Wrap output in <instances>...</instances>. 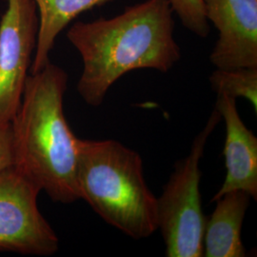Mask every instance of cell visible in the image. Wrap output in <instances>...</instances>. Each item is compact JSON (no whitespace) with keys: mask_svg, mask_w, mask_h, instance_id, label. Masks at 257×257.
Returning a JSON list of instances; mask_svg holds the SVG:
<instances>
[{"mask_svg":"<svg viewBox=\"0 0 257 257\" xmlns=\"http://www.w3.org/2000/svg\"><path fill=\"white\" fill-rule=\"evenodd\" d=\"M214 108L226 127L223 156L227 173L211 202L233 191H243L257 200V138L241 119L235 98L217 95Z\"/></svg>","mask_w":257,"mask_h":257,"instance_id":"cell-8","label":"cell"},{"mask_svg":"<svg viewBox=\"0 0 257 257\" xmlns=\"http://www.w3.org/2000/svg\"><path fill=\"white\" fill-rule=\"evenodd\" d=\"M169 0H146L119 16L77 21L67 37L81 55L77 92L92 107L100 106L121 76L140 69L169 72L180 59Z\"/></svg>","mask_w":257,"mask_h":257,"instance_id":"cell-1","label":"cell"},{"mask_svg":"<svg viewBox=\"0 0 257 257\" xmlns=\"http://www.w3.org/2000/svg\"><path fill=\"white\" fill-rule=\"evenodd\" d=\"M214 108L204 128L194 138L189 155L175 163L163 192L156 197L157 230L166 247V256H203L206 217L202 211L200 161L206 144L219 124Z\"/></svg>","mask_w":257,"mask_h":257,"instance_id":"cell-4","label":"cell"},{"mask_svg":"<svg viewBox=\"0 0 257 257\" xmlns=\"http://www.w3.org/2000/svg\"><path fill=\"white\" fill-rule=\"evenodd\" d=\"M169 2L185 27L198 37H208L210 25L205 16L202 0H169Z\"/></svg>","mask_w":257,"mask_h":257,"instance_id":"cell-12","label":"cell"},{"mask_svg":"<svg viewBox=\"0 0 257 257\" xmlns=\"http://www.w3.org/2000/svg\"><path fill=\"white\" fill-rule=\"evenodd\" d=\"M76 182L80 199L128 237L148 238L157 230L156 197L136 151L112 139L78 138Z\"/></svg>","mask_w":257,"mask_h":257,"instance_id":"cell-3","label":"cell"},{"mask_svg":"<svg viewBox=\"0 0 257 257\" xmlns=\"http://www.w3.org/2000/svg\"><path fill=\"white\" fill-rule=\"evenodd\" d=\"M38 13L34 0H7L0 19V125L19 110L35 55Z\"/></svg>","mask_w":257,"mask_h":257,"instance_id":"cell-6","label":"cell"},{"mask_svg":"<svg viewBox=\"0 0 257 257\" xmlns=\"http://www.w3.org/2000/svg\"><path fill=\"white\" fill-rule=\"evenodd\" d=\"M13 142L11 122L0 125V171L13 166Z\"/></svg>","mask_w":257,"mask_h":257,"instance_id":"cell-13","label":"cell"},{"mask_svg":"<svg viewBox=\"0 0 257 257\" xmlns=\"http://www.w3.org/2000/svg\"><path fill=\"white\" fill-rule=\"evenodd\" d=\"M219 32L210 60L216 69L257 68V0H202Z\"/></svg>","mask_w":257,"mask_h":257,"instance_id":"cell-7","label":"cell"},{"mask_svg":"<svg viewBox=\"0 0 257 257\" xmlns=\"http://www.w3.org/2000/svg\"><path fill=\"white\" fill-rule=\"evenodd\" d=\"M211 88L217 95L246 98L257 113V68L216 69L211 76Z\"/></svg>","mask_w":257,"mask_h":257,"instance_id":"cell-11","label":"cell"},{"mask_svg":"<svg viewBox=\"0 0 257 257\" xmlns=\"http://www.w3.org/2000/svg\"><path fill=\"white\" fill-rule=\"evenodd\" d=\"M41 193L14 166L0 171V251L50 256L59 248V238L40 212Z\"/></svg>","mask_w":257,"mask_h":257,"instance_id":"cell-5","label":"cell"},{"mask_svg":"<svg viewBox=\"0 0 257 257\" xmlns=\"http://www.w3.org/2000/svg\"><path fill=\"white\" fill-rule=\"evenodd\" d=\"M250 195L233 191L218 198L207 219L203 237V256L244 257L247 250L241 239L242 225L250 203Z\"/></svg>","mask_w":257,"mask_h":257,"instance_id":"cell-9","label":"cell"},{"mask_svg":"<svg viewBox=\"0 0 257 257\" xmlns=\"http://www.w3.org/2000/svg\"><path fill=\"white\" fill-rule=\"evenodd\" d=\"M38 13L37 47L30 74L42 70L50 61V53L58 35L83 12L112 0H34Z\"/></svg>","mask_w":257,"mask_h":257,"instance_id":"cell-10","label":"cell"},{"mask_svg":"<svg viewBox=\"0 0 257 257\" xmlns=\"http://www.w3.org/2000/svg\"><path fill=\"white\" fill-rule=\"evenodd\" d=\"M68 74L49 62L28 74L19 110L11 121L13 166L54 202L80 200L76 182L78 138L64 113Z\"/></svg>","mask_w":257,"mask_h":257,"instance_id":"cell-2","label":"cell"}]
</instances>
